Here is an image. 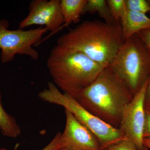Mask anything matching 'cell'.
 Masks as SVG:
<instances>
[{
    "label": "cell",
    "instance_id": "cell-1",
    "mask_svg": "<svg viewBox=\"0 0 150 150\" xmlns=\"http://www.w3.org/2000/svg\"><path fill=\"white\" fill-rule=\"evenodd\" d=\"M124 41L120 23L89 21L59 37L56 45L67 51L82 53L107 67Z\"/></svg>",
    "mask_w": 150,
    "mask_h": 150
},
{
    "label": "cell",
    "instance_id": "cell-2",
    "mask_svg": "<svg viewBox=\"0 0 150 150\" xmlns=\"http://www.w3.org/2000/svg\"><path fill=\"white\" fill-rule=\"evenodd\" d=\"M133 97L125 83L108 66L74 99L92 114L119 129L124 109Z\"/></svg>",
    "mask_w": 150,
    "mask_h": 150
},
{
    "label": "cell",
    "instance_id": "cell-3",
    "mask_svg": "<svg viewBox=\"0 0 150 150\" xmlns=\"http://www.w3.org/2000/svg\"><path fill=\"white\" fill-rule=\"evenodd\" d=\"M47 66L54 84L74 98L105 68L82 53L67 51L57 45L50 52Z\"/></svg>",
    "mask_w": 150,
    "mask_h": 150
},
{
    "label": "cell",
    "instance_id": "cell-4",
    "mask_svg": "<svg viewBox=\"0 0 150 150\" xmlns=\"http://www.w3.org/2000/svg\"><path fill=\"white\" fill-rule=\"evenodd\" d=\"M109 67L134 96L149 76V51L136 34L125 40Z\"/></svg>",
    "mask_w": 150,
    "mask_h": 150
},
{
    "label": "cell",
    "instance_id": "cell-5",
    "mask_svg": "<svg viewBox=\"0 0 150 150\" xmlns=\"http://www.w3.org/2000/svg\"><path fill=\"white\" fill-rule=\"evenodd\" d=\"M38 96L43 101L62 106L71 112L95 136L102 150H106L110 146L126 139L119 129L86 110L72 97L60 91L52 81L48 82L47 88L39 92Z\"/></svg>",
    "mask_w": 150,
    "mask_h": 150
},
{
    "label": "cell",
    "instance_id": "cell-6",
    "mask_svg": "<svg viewBox=\"0 0 150 150\" xmlns=\"http://www.w3.org/2000/svg\"><path fill=\"white\" fill-rule=\"evenodd\" d=\"M9 23L5 19L0 20L1 61L6 64L13 61L16 55L27 56L34 60L39 58V54L33 46L40 43L43 35L48 31L40 26L24 30L8 29Z\"/></svg>",
    "mask_w": 150,
    "mask_h": 150
},
{
    "label": "cell",
    "instance_id": "cell-7",
    "mask_svg": "<svg viewBox=\"0 0 150 150\" xmlns=\"http://www.w3.org/2000/svg\"><path fill=\"white\" fill-rule=\"evenodd\" d=\"M148 78L123 111L119 130L126 139L133 142L139 150H143L145 121L144 101Z\"/></svg>",
    "mask_w": 150,
    "mask_h": 150
},
{
    "label": "cell",
    "instance_id": "cell-8",
    "mask_svg": "<svg viewBox=\"0 0 150 150\" xmlns=\"http://www.w3.org/2000/svg\"><path fill=\"white\" fill-rule=\"evenodd\" d=\"M60 0H33L30 3L29 13L19 24L23 29L33 25H44L52 34L58 32L64 23Z\"/></svg>",
    "mask_w": 150,
    "mask_h": 150
},
{
    "label": "cell",
    "instance_id": "cell-9",
    "mask_svg": "<svg viewBox=\"0 0 150 150\" xmlns=\"http://www.w3.org/2000/svg\"><path fill=\"white\" fill-rule=\"evenodd\" d=\"M66 126L60 138V149L68 150H102L98 140L86 126L65 110Z\"/></svg>",
    "mask_w": 150,
    "mask_h": 150
},
{
    "label": "cell",
    "instance_id": "cell-10",
    "mask_svg": "<svg viewBox=\"0 0 150 150\" xmlns=\"http://www.w3.org/2000/svg\"><path fill=\"white\" fill-rule=\"evenodd\" d=\"M124 40L145 30L150 29V17L146 14L129 11L120 22Z\"/></svg>",
    "mask_w": 150,
    "mask_h": 150
},
{
    "label": "cell",
    "instance_id": "cell-11",
    "mask_svg": "<svg viewBox=\"0 0 150 150\" xmlns=\"http://www.w3.org/2000/svg\"><path fill=\"white\" fill-rule=\"evenodd\" d=\"M88 0H61V12L64 20V23L61 27H67L72 23H77L80 19L81 15L83 13L84 9Z\"/></svg>",
    "mask_w": 150,
    "mask_h": 150
},
{
    "label": "cell",
    "instance_id": "cell-12",
    "mask_svg": "<svg viewBox=\"0 0 150 150\" xmlns=\"http://www.w3.org/2000/svg\"><path fill=\"white\" fill-rule=\"evenodd\" d=\"M0 131L4 137L16 139L20 136L21 130L13 116L5 110L2 103L0 88Z\"/></svg>",
    "mask_w": 150,
    "mask_h": 150
},
{
    "label": "cell",
    "instance_id": "cell-13",
    "mask_svg": "<svg viewBox=\"0 0 150 150\" xmlns=\"http://www.w3.org/2000/svg\"><path fill=\"white\" fill-rule=\"evenodd\" d=\"M83 13H97L107 23H118L112 18L107 1L105 0H88L84 9Z\"/></svg>",
    "mask_w": 150,
    "mask_h": 150
},
{
    "label": "cell",
    "instance_id": "cell-14",
    "mask_svg": "<svg viewBox=\"0 0 150 150\" xmlns=\"http://www.w3.org/2000/svg\"><path fill=\"white\" fill-rule=\"evenodd\" d=\"M107 2L112 18L120 23L127 13L126 0H107Z\"/></svg>",
    "mask_w": 150,
    "mask_h": 150
},
{
    "label": "cell",
    "instance_id": "cell-15",
    "mask_svg": "<svg viewBox=\"0 0 150 150\" xmlns=\"http://www.w3.org/2000/svg\"><path fill=\"white\" fill-rule=\"evenodd\" d=\"M126 6L129 11L146 14L150 12V6L146 0H126Z\"/></svg>",
    "mask_w": 150,
    "mask_h": 150
},
{
    "label": "cell",
    "instance_id": "cell-16",
    "mask_svg": "<svg viewBox=\"0 0 150 150\" xmlns=\"http://www.w3.org/2000/svg\"><path fill=\"white\" fill-rule=\"evenodd\" d=\"M106 150H139L136 145L129 139L123 140L110 146Z\"/></svg>",
    "mask_w": 150,
    "mask_h": 150
},
{
    "label": "cell",
    "instance_id": "cell-17",
    "mask_svg": "<svg viewBox=\"0 0 150 150\" xmlns=\"http://www.w3.org/2000/svg\"><path fill=\"white\" fill-rule=\"evenodd\" d=\"M61 134V132H58L51 142L41 150H58L60 149V138ZM0 150H7L6 148H3L0 149Z\"/></svg>",
    "mask_w": 150,
    "mask_h": 150
},
{
    "label": "cell",
    "instance_id": "cell-18",
    "mask_svg": "<svg viewBox=\"0 0 150 150\" xmlns=\"http://www.w3.org/2000/svg\"><path fill=\"white\" fill-rule=\"evenodd\" d=\"M144 139H150V110H145V121Z\"/></svg>",
    "mask_w": 150,
    "mask_h": 150
},
{
    "label": "cell",
    "instance_id": "cell-19",
    "mask_svg": "<svg viewBox=\"0 0 150 150\" xmlns=\"http://www.w3.org/2000/svg\"><path fill=\"white\" fill-rule=\"evenodd\" d=\"M137 34L150 51V29L142 30Z\"/></svg>",
    "mask_w": 150,
    "mask_h": 150
},
{
    "label": "cell",
    "instance_id": "cell-20",
    "mask_svg": "<svg viewBox=\"0 0 150 150\" xmlns=\"http://www.w3.org/2000/svg\"><path fill=\"white\" fill-rule=\"evenodd\" d=\"M149 51L150 61V51L149 50ZM144 107L145 110H150V71L149 82H148L147 87L146 95H145Z\"/></svg>",
    "mask_w": 150,
    "mask_h": 150
},
{
    "label": "cell",
    "instance_id": "cell-21",
    "mask_svg": "<svg viewBox=\"0 0 150 150\" xmlns=\"http://www.w3.org/2000/svg\"><path fill=\"white\" fill-rule=\"evenodd\" d=\"M143 146L150 150V139H144Z\"/></svg>",
    "mask_w": 150,
    "mask_h": 150
},
{
    "label": "cell",
    "instance_id": "cell-22",
    "mask_svg": "<svg viewBox=\"0 0 150 150\" xmlns=\"http://www.w3.org/2000/svg\"><path fill=\"white\" fill-rule=\"evenodd\" d=\"M143 150H149L147 148L145 147L144 146V148H143Z\"/></svg>",
    "mask_w": 150,
    "mask_h": 150
},
{
    "label": "cell",
    "instance_id": "cell-23",
    "mask_svg": "<svg viewBox=\"0 0 150 150\" xmlns=\"http://www.w3.org/2000/svg\"><path fill=\"white\" fill-rule=\"evenodd\" d=\"M58 150H68L65 149H59Z\"/></svg>",
    "mask_w": 150,
    "mask_h": 150
},
{
    "label": "cell",
    "instance_id": "cell-24",
    "mask_svg": "<svg viewBox=\"0 0 150 150\" xmlns=\"http://www.w3.org/2000/svg\"><path fill=\"white\" fill-rule=\"evenodd\" d=\"M149 3V4L150 5V0H148L147 1Z\"/></svg>",
    "mask_w": 150,
    "mask_h": 150
}]
</instances>
